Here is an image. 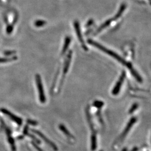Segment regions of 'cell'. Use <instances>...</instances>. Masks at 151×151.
<instances>
[{
	"instance_id": "9a60e30c",
	"label": "cell",
	"mask_w": 151,
	"mask_h": 151,
	"mask_svg": "<svg viewBox=\"0 0 151 151\" xmlns=\"http://www.w3.org/2000/svg\"><path fill=\"white\" fill-rule=\"evenodd\" d=\"M91 150L93 151H95L97 147V138H96V135L95 133H93L91 135Z\"/></svg>"
},
{
	"instance_id": "7a4b0ae2",
	"label": "cell",
	"mask_w": 151,
	"mask_h": 151,
	"mask_svg": "<svg viewBox=\"0 0 151 151\" xmlns=\"http://www.w3.org/2000/svg\"><path fill=\"white\" fill-rule=\"evenodd\" d=\"M35 80H36L37 86L38 88V92H39V97L40 101L43 104L45 102L46 99H45V93L44 91L43 86L42 82V79H41L40 76L39 74H37L35 76Z\"/></svg>"
},
{
	"instance_id": "ba28073f",
	"label": "cell",
	"mask_w": 151,
	"mask_h": 151,
	"mask_svg": "<svg viewBox=\"0 0 151 151\" xmlns=\"http://www.w3.org/2000/svg\"><path fill=\"white\" fill-rule=\"evenodd\" d=\"M72 51L70 50L68 53L67 54V55L66 59L65 60V65H64V67H63V71L64 75L67 73L68 69H69L70 62H71V60H72Z\"/></svg>"
},
{
	"instance_id": "484cf974",
	"label": "cell",
	"mask_w": 151,
	"mask_h": 151,
	"mask_svg": "<svg viewBox=\"0 0 151 151\" xmlns=\"http://www.w3.org/2000/svg\"><path fill=\"white\" fill-rule=\"evenodd\" d=\"M122 151H127V149L125 148H124Z\"/></svg>"
},
{
	"instance_id": "7402d4cb",
	"label": "cell",
	"mask_w": 151,
	"mask_h": 151,
	"mask_svg": "<svg viewBox=\"0 0 151 151\" xmlns=\"http://www.w3.org/2000/svg\"><path fill=\"white\" fill-rule=\"evenodd\" d=\"M27 123L28 124L32 125H37L38 124V123L37 121L32 120H31V119H27Z\"/></svg>"
},
{
	"instance_id": "603a6c76",
	"label": "cell",
	"mask_w": 151,
	"mask_h": 151,
	"mask_svg": "<svg viewBox=\"0 0 151 151\" xmlns=\"http://www.w3.org/2000/svg\"><path fill=\"white\" fill-rule=\"evenodd\" d=\"M27 132H28V126L27 125L25 128H24V134L25 135L27 134Z\"/></svg>"
},
{
	"instance_id": "9c48e42d",
	"label": "cell",
	"mask_w": 151,
	"mask_h": 151,
	"mask_svg": "<svg viewBox=\"0 0 151 151\" xmlns=\"http://www.w3.org/2000/svg\"><path fill=\"white\" fill-rule=\"evenodd\" d=\"M6 133H7V138H8V140L9 142L10 145L12 148V150L13 151H15L16 150V146H15V141L14 140L12 135H11V131L9 128H6Z\"/></svg>"
},
{
	"instance_id": "3957f363",
	"label": "cell",
	"mask_w": 151,
	"mask_h": 151,
	"mask_svg": "<svg viewBox=\"0 0 151 151\" xmlns=\"http://www.w3.org/2000/svg\"><path fill=\"white\" fill-rule=\"evenodd\" d=\"M73 25H74V27H75V29L76 32L77 38L78 39L79 41L80 42L82 48L84 49L85 50H87L88 48H87V47L86 45L85 44V43L84 42L83 38L82 36L81 28H80V25L79 22H77V21H75V22H74Z\"/></svg>"
},
{
	"instance_id": "2e32d148",
	"label": "cell",
	"mask_w": 151,
	"mask_h": 151,
	"mask_svg": "<svg viewBox=\"0 0 151 151\" xmlns=\"http://www.w3.org/2000/svg\"><path fill=\"white\" fill-rule=\"evenodd\" d=\"M17 57L16 56H12L11 57H7V58H0V63L14 61L17 60Z\"/></svg>"
},
{
	"instance_id": "d6986e66",
	"label": "cell",
	"mask_w": 151,
	"mask_h": 151,
	"mask_svg": "<svg viewBox=\"0 0 151 151\" xmlns=\"http://www.w3.org/2000/svg\"><path fill=\"white\" fill-rule=\"evenodd\" d=\"M138 104H136V103H135L134 104H133V105H132V108L130 109L129 111V113H133L135 111V110L138 108Z\"/></svg>"
},
{
	"instance_id": "ffe728a7",
	"label": "cell",
	"mask_w": 151,
	"mask_h": 151,
	"mask_svg": "<svg viewBox=\"0 0 151 151\" xmlns=\"http://www.w3.org/2000/svg\"><path fill=\"white\" fill-rule=\"evenodd\" d=\"M13 29H14L13 25H9L7 26V27L6 28V32L8 34H11V32H12Z\"/></svg>"
},
{
	"instance_id": "8fae6325",
	"label": "cell",
	"mask_w": 151,
	"mask_h": 151,
	"mask_svg": "<svg viewBox=\"0 0 151 151\" xmlns=\"http://www.w3.org/2000/svg\"><path fill=\"white\" fill-rule=\"evenodd\" d=\"M126 7H127V5L125 4H122V5L120 6V9H119V11H118L117 14L115 15V16H114L113 20L115 21L116 20H118V19H119L120 17V16L122 15V14H123L124 11L126 9Z\"/></svg>"
},
{
	"instance_id": "4fadbf2b",
	"label": "cell",
	"mask_w": 151,
	"mask_h": 151,
	"mask_svg": "<svg viewBox=\"0 0 151 151\" xmlns=\"http://www.w3.org/2000/svg\"><path fill=\"white\" fill-rule=\"evenodd\" d=\"M129 70L130 73H132V75L133 76V77L137 80V81H138V82H140V83H142L143 80H142L141 76H140L139 75V73L134 69L133 67H131Z\"/></svg>"
},
{
	"instance_id": "e0dca14e",
	"label": "cell",
	"mask_w": 151,
	"mask_h": 151,
	"mask_svg": "<svg viewBox=\"0 0 151 151\" xmlns=\"http://www.w3.org/2000/svg\"><path fill=\"white\" fill-rule=\"evenodd\" d=\"M47 24V22L44 20H38L37 21L35 22L34 25L36 27H43L44 25H45Z\"/></svg>"
},
{
	"instance_id": "5bb4252c",
	"label": "cell",
	"mask_w": 151,
	"mask_h": 151,
	"mask_svg": "<svg viewBox=\"0 0 151 151\" xmlns=\"http://www.w3.org/2000/svg\"><path fill=\"white\" fill-rule=\"evenodd\" d=\"M59 128H60V130L67 137H69V138H74L73 136L72 135V134L68 131V130L66 128V127H65L64 125H63V124H60V125H59Z\"/></svg>"
},
{
	"instance_id": "5b68a950",
	"label": "cell",
	"mask_w": 151,
	"mask_h": 151,
	"mask_svg": "<svg viewBox=\"0 0 151 151\" xmlns=\"http://www.w3.org/2000/svg\"><path fill=\"white\" fill-rule=\"evenodd\" d=\"M1 111L3 114H4L6 115H7V116H9L11 120H12L14 122H15L16 123L21 125L22 123V120L21 118H19L18 116H17L15 115H14V114L12 113L10 111H9L8 110L6 109H1Z\"/></svg>"
},
{
	"instance_id": "44dd1931",
	"label": "cell",
	"mask_w": 151,
	"mask_h": 151,
	"mask_svg": "<svg viewBox=\"0 0 151 151\" xmlns=\"http://www.w3.org/2000/svg\"><path fill=\"white\" fill-rule=\"evenodd\" d=\"M16 52L14 50H7L4 52V54L5 55H7V56H10V55H12L14 54H15Z\"/></svg>"
},
{
	"instance_id": "7c38bea8",
	"label": "cell",
	"mask_w": 151,
	"mask_h": 151,
	"mask_svg": "<svg viewBox=\"0 0 151 151\" xmlns=\"http://www.w3.org/2000/svg\"><path fill=\"white\" fill-rule=\"evenodd\" d=\"M71 42V38L70 37H66L65 38V43H64V45L62 48V55H63L65 54V53L66 52V51L67 50V49L68 48Z\"/></svg>"
},
{
	"instance_id": "30bf717a",
	"label": "cell",
	"mask_w": 151,
	"mask_h": 151,
	"mask_svg": "<svg viewBox=\"0 0 151 151\" xmlns=\"http://www.w3.org/2000/svg\"><path fill=\"white\" fill-rule=\"evenodd\" d=\"M113 20V19H109L108 20H106L104 23H103V24L100 27H98L97 30H96L95 32L94 33V35H96L97 34H99V32H101L104 29H105V28L108 27L109 25H110L111 23V22Z\"/></svg>"
},
{
	"instance_id": "6da1fadb",
	"label": "cell",
	"mask_w": 151,
	"mask_h": 151,
	"mask_svg": "<svg viewBox=\"0 0 151 151\" xmlns=\"http://www.w3.org/2000/svg\"><path fill=\"white\" fill-rule=\"evenodd\" d=\"M88 43L90 44V45H92V46H93V47L97 48L99 49H100V50L103 51V52L105 53L106 54L109 55L110 56H111V57H113L114 59L117 60L118 61H119L120 63H122V65H125L128 69H129L130 68L133 67V65L130 62L126 61L122 57H121L119 55L116 54L115 52H114L113 51H112V50H111L110 49H108V48H105V47H104L102 45H101L100 44L98 43L97 42L93 41V40H91V39H88Z\"/></svg>"
},
{
	"instance_id": "277c9868",
	"label": "cell",
	"mask_w": 151,
	"mask_h": 151,
	"mask_svg": "<svg viewBox=\"0 0 151 151\" xmlns=\"http://www.w3.org/2000/svg\"><path fill=\"white\" fill-rule=\"evenodd\" d=\"M125 76H126V73L125 72V71H123V72L122 73L121 75L119 77V80L116 82L115 86L113 89L112 93L113 95H117L119 93L120 88L122 86V84L124 82V80L125 78Z\"/></svg>"
},
{
	"instance_id": "ac0fdd59",
	"label": "cell",
	"mask_w": 151,
	"mask_h": 151,
	"mask_svg": "<svg viewBox=\"0 0 151 151\" xmlns=\"http://www.w3.org/2000/svg\"><path fill=\"white\" fill-rule=\"evenodd\" d=\"M104 105V103L100 101H95L93 103V106L97 108H101Z\"/></svg>"
},
{
	"instance_id": "52a82bcc",
	"label": "cell",
	"mask_w": 151,
	"mask_h": 151,
	"mask_svg": "<svg viewBox=\"0 0 151 151\" xmlns=\"http://www.w3.org/2000/svg\"><path fill=\"white\" fill-rule=\"evenodd\" d=\"M136 121H137V118H135V117L132 118L131 119H130L129 122H128V123L126 127L124 129L123 132L122 133V135L120 136V139L121 140H123L124 138L127 136V135L128 134V133L129 132L130 130L132 128V127L133 126L134 124H135Z\"/></svg>"
},
{
	"instance_id": "d4e9b609",
	"label": "cell",
	"mask_w": 151,
	"mask_h": 151,
	"mask_svg": "<svg viewBox=\"0 0 151 151\" xmlns=\"http://www.w3.org/2000/svg\"><path fill=\"white\" fill-rule=\"evenodd\" d=\"M138 150V148L137 147H135V148H134L132 151H137Z\"/></svg>"
},
{
	"instance_id": "8992f818",
	"label": "cell",
	"mask_w": 151,
	"mask_h": 151,
	"mask_svg": "<svg viewBox=\"0 0 151 151\" xmlns=\"http://www.w3.org/2000/svg\"><path fill=\"white\" fill-rule=\"evenodd\" d=\"M32 131L33 132H34L35 134H37V135H39L43 140H44V142H45L47 144H48L49 146H50V147L54 150V151H57V150H58L57 147L54 144V143H53L52 141L49 140L48 138H47V137H46L45 135H44L43 133H42L40 132H39V131H38V130H37L34 129L32 130Z\"/></svg>"
},
{
	"instance_id": "cb8c5ba5",
	"label": "cell",
	"mask_w": 151,
	"mask_h": 151,
	"mask_svg": "<svg viewBox=\"0 0 151 151\" xmlns=\"http://www.w3.org/2000/svg\"><path fill=\"white\" fill-rule=\"evenodd\" d=\"M30 135V137H32V138H33V139H34V140H35V141H36V142H37V143H40V141H39V140H38V139H37V138H35V137H34V135Z\"/></svg>"
}]
</instances>
